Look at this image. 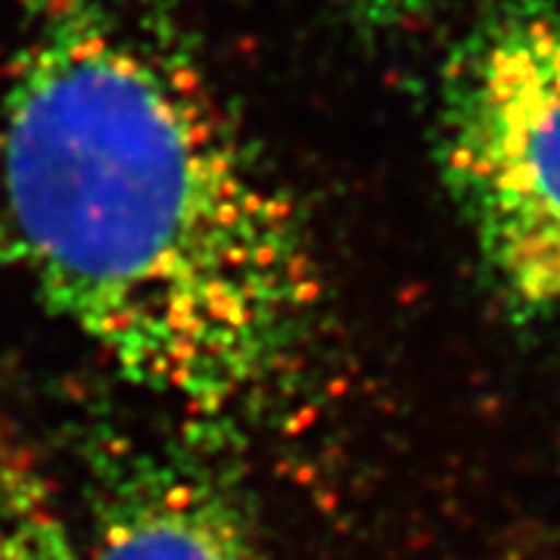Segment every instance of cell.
<instances>
[{"label": "cell", "instance_id": "6da1fadb", "mask_svg": "<svg viewBox=\"0 0 560 560\" xmlns=\"http://www.w3.org/2000/svg\"><path fill=\"white\" fill-rule=\"evenodd\" d=\"M0 237L40 302L194 430L296 396L318 246L194 54L119 0H32L0 109Z\"/></svg>", "mask_w": 560, "mask_h": 560}, {"label": "cell", "instance_id": "7a4b0ae2", "mask_svg": "<svg viewBox=\"0 0 560 560\" xmlns=\"http://www.w3.org/2000/svg\"><path fill=\"white\" fill-rule=\"evenodd\" d=\"M440 168L504 305L560 312V0H511L460 40Z\"/></svg>", "mask_w": 560, "mask_h": 560}, {"label": "cell", "instance_id": "3957f363", "mask_svg": "<svg viewBox=\"0 0 560 560\" xmlns=\"http://www.w3.org/2000/svg\"><path fill=\"white\" fill-rule=\"evenodd\" d=\"M91 517V560H265L237 489L175 445L103 436Z\"/></svg>", "mask_w": 560, "mask_h": 560}, {"label": "cell", "instance_id": "277c9868", "mask_svg": "<svg viewBox=\"0 0 560 560\" xmlns=\"http://www.w3.org/2000/svg\"><path fill=\"white\" fill-rule=\"evenodd\" d=\"M0 560H81L57 492L10 420L0 418Z\"/></svg>", "mask_w": 560, "mask_h": 560}, {"label": "cell", "instance_id": "5b68a950", "mask_svg": "<svg viewBox=\"0 0 560 560\" xmlns=\"http://www.w3.org/2000/svg\"><path fill=\"white\" fill-rule=\"evenodd\" d=\"M334 3L364 28H389L411 20L427 0H334Z\"/></svg>", "mask_w": 560, "mask_h": 560}]
</instances>
